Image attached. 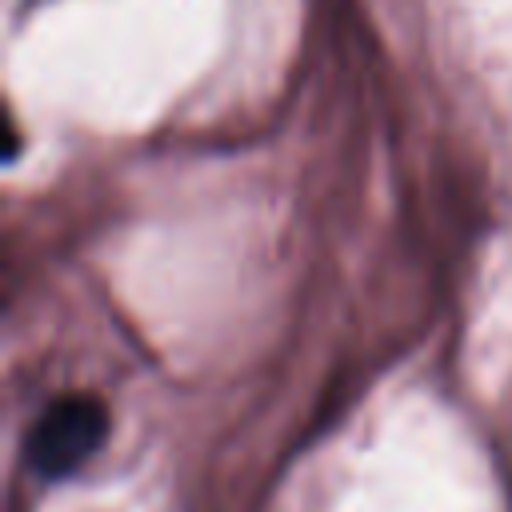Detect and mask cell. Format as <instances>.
<instances>
[{"label":"cell","instance_id":"1","mask_svg":"<svg viewBox=\"0 0 512 512\" xmlns=\"http://www.w3.org/2000/svg\"><path fill=\"white\" fill-rule=\"evenodd\" d=\"M108 440V408L88 392L52 400L28 432V464L44 480L72 476Z\"/></svg>","mask_w":512,"mask_h":512}]
</instances>
